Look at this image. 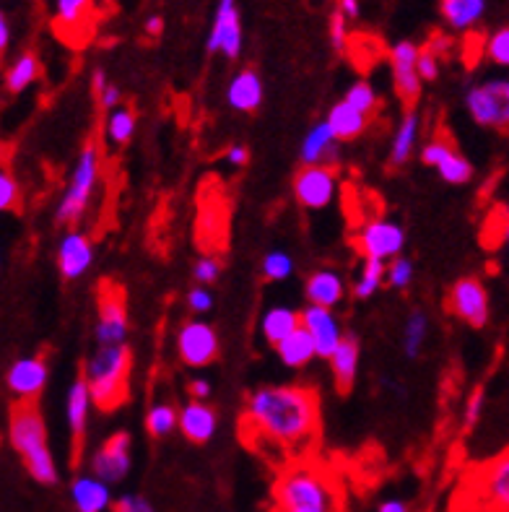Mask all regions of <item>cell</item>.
<instances>
[{"mask_svg":"<svg viewBox=\"0 0 509 512\" xmlns=\"http://www.w3.org/2000/svg\"><path fill=\"white\" fill-rule=\"evenodd\" d=\"M143 29H146V34H149V37H162L164 19H162V16H149Z\"/></svg>","mask_w":509,"mask_h":512,"instance_id":"54","label":"cell"},{"mask_svg":"<svg viewBox=\"0 0 509 512\" xmlns=\"http://www.w3.org/2000/svg\"><path fill=\"white\" fill-rule=\"evenodd\" d=\"M107 86H110V81H107V73H104L102 68H97V71H94V76H91V91H94V94L99 97V94H102Z\"/></svg>","mask_w":509,"mask_h":512,"instance_id":"55","label":"cell"},{"mask_svg":"<svg viewBox=\"0 0 509 512\" xmlns=\"http://www.w3.org/2000/svg\"><path fill=\"white\" fill-rule=\"evenodd\" d=\"M359 341L356 336H346L343 338V344L338 346L336 354L328 359L330 364V372H333V380H336V388L338 390H351L356 380V372H359Z\"/></svg>","mask_w":509,"mask_h":512,"instance_id":"27","label":"cell"},{"mask_svg":"<svg viewBox=\"0 0 509 512\" xmlns=\"http://www.w3.org/2000/svg\"><path fill=\"white\" fill-rule=\"evenodd\" d=\"M273 507L284 512H346V492L328 466L299 458L278 471Z\"/></svg>","mask_w":509,"mask_h":512,"instance_id":"2","label":"cell"},{"mask_svg":"<svg viewBox=\"0 0 509 512\" xmlns=\"http://www.w3.org/2000/svg\"><path fill=\"white\" fill-rule=\"evenodd\" d=\"M299 328H302V312L291 310L286 305L268 307L263 312V318H260V333H263V338L271 346H278L281 341H286Z\"/></svg>","mask_w":509,"mask_h":512,"instance_id":"25","label":"cell"},{"mask_svg":"<svg viewBox=\"0 0 509 512\" xmlns=\"http://www.w3.org/2000/svg\"><path fill=\"white\" fill-rule=\"evenodd\" d=\"M465 110L481 128L509 133V78H486L465 91Z\"/></svg>","mask_w":509,"mask_h":512,"instance_id":"7","label":"cell"},{"mask_svg":"<svg viewBox=\"0 0 509 512\" xmlns=\"http://www.w3.org/2000/svg\"><path fill=\"white\" fill-rule=\"evenodd\" d=\"M419 52L421 47L403 39L390 50V71H393V84L398 91L400 102L413 104L419 99L424 78L419 73Z\"/></svg>","mask_w":509,"mask_h":512,"instance_id":"15","label":"cell"},{"mask_svg":"<svg viewBox=\"0 0 509 512\" xmlns=\"http://www.w3.org/2000/svg\"><path fill=\"white\" fill-rule=\"evenodd\" d=\"M219 429V414L206 401H190L180 409V432L193 445H206Z\"/></svg>","mask_w":509,"mask_h":512,"instance_id":"20","label":"cell"},{"mask_svg":"<svg viewBox=\"0 0 509 512\" xmlns=\"http://www.w3.org/2000/svg\"><path fill=\"white\" fill-rule=\"evenodd\" d=\"M245 429L255 445L304 455L320 435V398L304 385H263L247 396Z\"/></svg>","mask_w":509,"mask_h":512,"instance_id":"1","label":"cell"},{"mask_svg":"<svg viewBox=\"0 0 509 512\" xmlns=\"http://www.w3.org/2000/svg\"><path fill=\"white\" fill-rule=\"evenodd\" d=\"M439 11L452 32H468L484 19L486 0H439Z\"/></svg>","mask_w":509,"mask_h":512,"instance_id":"29","label":"cell"},{"mask_svg":"<svg viewBox=\"0 0 509 512\" xmlns=\"http://www.w3.org/2000/svg\"><path fill=\"white\" fill-rule=\"evenodd\" d=\"M481 411H484V390L476 388L471 393V398L465 401V411H463V424L465 429H471L473 424L481 419Z\"/></svg>","mask_w":509,"mask_h":512,"instance_id":"48","label":"cell"},{"mask_svg":"<svg viewBox=\"0 0 509 512\" xmlns=\"http://www.w3.org/2000/svg\"><path fill=\"white\" fill-rule=\"evenodd\" d=\"M504 242L509 245V221H507V232H504Z\"/></svg>","mask_w":509,"mask_h":512,"instance_id":"58","label":"cell"},{"mask_svg":"<svg viewBox=\"0 0 509 512\" xmlns=\"http://www.w3.org/2000/svg\"><path fill=\"white\" fill-rule=\"evenodd\" d=\"M136 128V112L130 110V107H123V104H120L117 110L107 112V117H104V138H107L112 146H125L130 138L136 136Z\"/></svg>","mask_w":509,"mask_h":512,"instance_id":"32","label":"cell"},{"mask_svg":"<svg viewBox=\"0 0 509 512\" xmlns=\"http://www.w3.org/2000/svg\"><path fill=\"white\" fill-rule=\"evenodd\" d=\"M437 172L439 177L445 182H450V185H465V182L473 180V164L468 162L460 151H455L442 167H437Z\"/></svg>","mask_w":509,"mask_h":512,"instance_id":"39","label":"cell"},{"mask_svg":"<svg viewBox=\"0 0 509 512\" xmlns=\"http://www.w3.org/2000/svg\"><path fill=\"white\" fill-rule=\"evenodd\" d=\"M271 512H284V510H278V507H273V510Z\"/></svg>","mask_w":509,"mask_h":512,"instance_id":"59","label":"cell"},{"mask_svg":"<svg viewBox=\"0 0 509 512\" xmlns=\"http://www.w3.org/2000/svg\"><path fill=\"white\" fill-rule=\"evenodd\" d=\"M377 512H411V510H408V505L403 500H385L380 507H377Z\"/></svg>","mask_w":509,"mask_h":512,"instance_id":"57","label":"cell"},{"mask_svg":"<svg viewBox=\"0 0 509 512\" xmlns=\"http://www.w3.org/2000/svg\"><path fill=\"white\" fill-rule=\"evenodd\" d=\"M263 276L268 281H286L294 273V260L286 250H271V253L263 258V266H260Z\"/></svg>","mask_w":509,"mask_h":512,"instance_id":"38","label":"cell"},{"mask_svg":"<svg viewBox=\"0 0 509 512\" xmlns=\"http://www.w3.org/2000/svg\"><path fill=\"white\" fill-rule=\"evenodd\" d=\"M302 328L310 333L312 341H315L317 346V357L325 359V362L336 354V349L343 344V338H346L341 320H338V315L330 310V307H304Z\"/></svg>","mask_w":509,"mask_h":512,"instance_id":"17","label":"cell"},{"mask_svg":"<svg viewBox=\"0 0 509 512\" xmlns=\"http://www.w3.org/2000/svg\"><path fill=\"white\" fill-rule=\"evenodd\" d=\"M8 442L24 463L26 474L42 487H55L60 481L58 463L47 442L45 419L34 403H13L8 411Z\"/></svg>","mask_w":509,"mask_h":512,"instance_id":"3","label":"cell"},{"mask_svg":"<svg viewBox=\"0 0 509 512\" xmlns=\"http://www.w3.org/2000/svg\"><path fill=\"white\" fill-rule=\"evenodd\" d=\"M343 99L359 112H364V115H374V110L380 107V94H377V89L369 81H356V84L348 86Z\"/></svg>","mask_w":509,"mask_h":512,"instance_id":"37","label":"cell"},{"mask_svg":"<svg viewBox=\"0 0 509 512\" xmlns=\"http://www.w3.org/2000/svg\"><path fill=\"white\" fill-rule=\"evenodd\" d=\"M354 245L364 258L390 263L393 258L403 255L406 247V232L400 224L390 219H369L356 229Z\"/></svg>","mask_w":509,"mask_h":512,"instance_id":"8","label":"cell"},{"mask_svg":"<svg viewBox=\"0 0 509 512\" xmlns=\"http://www.w3.org/2000/svg\"><path fill=\"white\" fill-rule=\"evenodd\" d=\"M224 156H226V162L232 164L234 169L247 167V162H250V151H247L242 143H234V146H229Z\"/></svg>","mask_w":509,"mask_h":512,"instance_id":"51","label":"cell"},{"mask_svg":"<svg viewBox=\"0 0 509 512\" xmlns=\"http://www.w3.org/2000/svg\"><path fill=\"white\" fill-rule=\"evenodd\" d=\"M413 263L406 258V255H398V258H393L390 263H387V276H385V284L390 286V289H398V292H403V289H408V286L413 284Z\"/></svg>","mask_w":509,"mask_h":512,"instance_id":"40","label":"cell"},{"mask_svg":"<svg viewBox=\"0 0 509 512\" xmlns=\"http://www.w3.org/2000/svg\"><path fill=\"white\" fill-rule=\"evenodd\" d=\"M99 175H102V154H99L97 143L89 141L78 154L71 177H68V185H65L58 208H55L58 224L73 227V224L84 219L86 208H89L91 198L97 193Z\"/></svg>","mask_w":509,"mask_h":512,"instance_id":"6","label":"cell"},{"mask_svg":"<svg viewBox=\"0 0 509 512\" xmlns=\"http://www.w3.org/2000/svg\"><path fill=\"white\" fill-rule=\"evenodd\" d=\"M94 0H52V19L58 29H81L89 21Z\"/></svg>","mask_w":509,"mask_h":512,"instance_id":"33","label":"cell"},{"mask_svg":"<svg viewBox=\"0 0 509 512\" xmlns=\"http://www.w3.org/2000/svg\"><path fill=\"white\" fill-rule=\"evenodd\" d=\"M263 97V78L258 76L255 68H242L239 73H234L226 86V102L237 112H255L263 104Z\"/></svg>","mask_w":509,"mask_h":512,"instance_id":"23","label":"cell"},{"mask_svg":"<svg viewBox=\"0 0 509 512\" xmlns=\"http://www.w3.org/2000/svg\"><path fill=\"white\" fill-rule=\"evenodd\" d=\"M187 307L195 312V315H206L213 310V294L208 292V286L195 284L190 292H187Z\"/></svg>","mask_w":509,"mask_h":512,"instance_id":"46","label":"cell"},{"mask_svg":"<svg viewBox=\"0 0 509 512\" xmlns=\"http://www.w3.org/2000/svg\"><path fill=\"white\" fill-rule=\"evenodd\" d=\"M91 406H94V398H91L89 383H86L84 375H78L71 383V388H68V396H65V422H68V429H71L73 461H78L81 448H84Z\"/></svg>","mask_w":509,"mask_h":512,"instance_id":"19","label":"cell"},{"mask_svg":"<svg viewBox=\"0 0 509 512\" xmlns=\"http://www.w3.org/2000/svg\"><path fill=\"white\" fill-rule=\"evenodd\" d=\"M447 310L471 328H484L491 318V302L484 281L476 276H463L447 292Z\"/></svg>","mask_w":509,"mask_h":512,"instance_id":"10","label":"cell"},{"mask_svg":"<svg viewBox=\"0 0 509 512\" xmlns=\"http://www.w3.org/2000/svg\"><path fill=\"white\" fill-rule=\"evenodd\" d=\"M133 442L128 432H115L102 442L97 453L91 455V474L99 476L107 484H120L133 468Z\"/></svg>","mask_w":509,"mask_h":512,"instance_id":"14","label":"cell"},{"mask_svg":"<svg viewBox=\"0 0 509 512\" xmlns=\"http://www.w3.org/2000/svg\"><path fill=\"white\" fill-rule=\"evenodd\" d=\"M276 354L281 364L289 367V370H304V367H310L317 359V346L310 333L299 328L297 333H291L286 341L276 346Z\"/></svg>","mask_w":509,"mask_h":512,"instance_id":"30","label":"cell"},{"mask_svg":"<svg viewBox=\"0 0 509 512\" xmlns=\"http://www.w3.org/2000/svg\"><path fill=\"white\" fill-rule=\"evenodd\" d=\"M242 19H239L237 0H216V11H213L211 32H208L206 47L208 52H219L226 60H237L242 52Z\"/></svg>","mask_w":509,"mask_h":512,"instance_id":"12","label":"cell"},{"mask_svg":"<svg viewBox=\"0 0 509 512\" xmlns=\"http://www.w3.org/2000/svg\"><path fill=\"white\" fill-rule=\"evenodd\" d=\"M328 34H330V45L336 50H346L348 45V19L341 11H333L328 21Z\"/></svg>","mask_w":509,"mask_h":512,"instance_id":"45","label":"cell"},{"mask_svg":"<svg viewBox=\"0 0 509 512\" xmlns=\"http://www.w3.org/2000/svg\"><path fill=\"white\" fill-rule=\"evenodd\" d=\"M304 297H307V305L333 310L346 297V279L333 268H317L304 281Z\"/></svg>","mask_w":509,"mask_h":512,"instance_id":"21","label":"cell"},{"mask_svg":"<svg viewBox=\"0 0 509 512\" xmlns=\"http://www.w3.org/2000/svg\"><path fill=\"white\" fill-rule=\"evenodd\" d=\"M180 429V409H174L172 403H154L149 411H146V432L156 440H164Z\"/></svg>","mask_w":509,"mask_h":512,"instance_id":"36","label":"cell"},{"mask_svg":"<svg viewBox=\"0 0 509 512\" xmlns=\"http://www.w3.org/2000/svg\"><path fill=\"white\" fill-rule=\"evenodd\" d=\"M325 120H328L330 130L336 133V138L341 143L359 138L369 125V115H364V112H359L356 107H351L346 99H341V102L333 104Z\"/></svg>","mask_w":509,"mask_h":512,"instance_id":"28","label":"cell"},{"mask_svg":"<svg viewBox=\"0 0 509 512\" xmlns=\"http://www.w3.org/2000/svg\"><path fill=\"white\" fill-rule=\"evenodd\" d=\"M55 258H58V271L65 281L81 279L94 263V242H91L89 234L68 229L60 237Z\"/></svg>","mask_w":509,"mask_h":512,"instance_id":"18","label":"cell"},{"mask_svg":"<svg viewBox=\"0 0 509 512\" xmlns=\"http://www.w3.org/2000/svg\"><path fill=\"white\" fill-rule=\"evenodd\" d=\"M336 11H341L348 21L356 19V16H359V11H361L359 0H338Z\"/></svg>","mask_w":509,"mask_h":512,"instance_id":"53","label":"cell"},{"mask_svg":"<svg viewBox=\"0 0 509 512\" xmlns=\"http://www.w3.org/2000/svg\"><path fill=\"white\" fill-rule=\"evenodd\" d=\"M19 201V182H16V177H13L8 169H3V172H0V208H3V211H16V208H19Z\"/></svg>","mask_w":509,"mask_h":512,"instance_id":"43","label":"cell"},{"mask_svg":"<svg viewBox=\"0 0 509 512\" xmlns=\"http://www.w3.org/2000/svg\"><path fill=\"white\" fill-rule=\"evenodd\" d=\"M71 500L78 512H107L115 505L112 502L110 484L94 474L76 476L71 481Z\"/></svg>","mask_w":509,"mask_h":512,"instance_id":"24","label":"cell"},{"mask_svg":"<svg viewBox=\"0 0 509 512\" xmlns=\"http://www.w3.org/2000/svg\"><path fill=\"white\" fill-rule=\"evenodd\" d=\"M47 377V362L42 357H21L8 367L6 372V388L16 403H34L39 393L45 390Z\"/></svg>","mask_w":509,"mask_h":512,"instance_id":"16","label":"cell"},{"mask_svg":"<svg viewBox=\"0 0 509 512\" xmlns=\"http://www.w3.org/2000/svg\"><path fill=\"white\" fill-rule=\"evenodd\" d=\"M484 55L499 68H509V26H502L494 34H489L484 45Z\"/></svg>","mask_w":509,"mask_h":512,"instance_id":"41","label":"cell"},{"mask_svg":"<svg viewBox=\"0 0 509 512\" xmlns=\"http://www.w3.org/2000/svg\"><path fill=\"white\" fill-rule=\"evenodd\" d=\"M219 333L206 320H187L177 331V354L187 367H208L219 357Z\"/></svg>","mask_w":509,"mask_h":512,"instance_id":"13","label":"cell"},{"mask_svg":"<svg viewBox=\"0 0 509 512\" xmlns=\"http://www.w3.org/2000/svg\"><path fill=\"white\" fill-rule=\"evenodd\" d=\"M385 276H387V263H382V260L364 258L359 273H356L354 286H351V292H354L356 299L374 297V294L380 292V286L385 284Z\"/></svg>","mask_w":509,"mask_h":512,"instance_id":"34","label":"cell"},{"mask_svg":"<svg viewBox=\"0 0 509 512\" xmlns=\"http://www.w3.org/2000/svg\"><path fill=\"white\" fill-rule=\"evenodd\" d=\"M211 393H213L211 383L203 380V377H195L193 383H190V398H193V401H208Z\"/></svg>","mask_w":509,"mask_h":512,"instance_id":"52","label":"cell"},{"mask_svg":"<svg viewBox=\"0 0 509 512\" xmlns=\"http://www.w3.org/2000/svg\"><path fill=\"white\" fill-rule=\"evenodd\" d=\"M8 42H11V24L8 16H0V50H8Z\"/></svg>","mask_w":509,"mask_h":512,"instance_id":"56","label":"cell"},{"mask_svg":"<svg viewBox=\"0 0 509 512\" xmlns=\"http://www.w3.org/2000/svg\"><path fill=\"white\" fill-rule=\"evenodd\" d=\"M455 505L460 512H509V448L468 471Z\"/></svg>","mask_w":509,"mask_h":512,"instance_id":"5","label":"cell"},{"mask_svg":"<svg viewBox=\"0 0 509 512\" xmlns=\"http://www.w3.org/2000/svg\"><path fill=\"white\" fill-rule=\"evenodd\" d=\"M338 138L336 133L330 130L328 120H320V123L312 125L307 130V136L302 138V146H299V159H302L304 167H312V164H336V151H338Z\"/></svg>","mask_w":509,"mask_h":512,"instance_id":"22","label":"cell"},{"mask_svg":"<svg viewBox=\"0 0 509 512\" xmlns=\"http://www.w3.org/2000/svg\"><path fill=\"white\" fill-rule=\"evenodd\" d=\"M39 73H42V65H39L37 55L34 52H21L6 68L3 86H6L8 94H21V91H26L37 81Z\"/></svg>","mask_w":509,"mask_h":512,"instance_id":"31","label":"cell"},{"mask_svg":"<svg viewBox=\"0 0 509 512\" xmlns=\"http://www.w3.org/2000/svg\"><path fill=\"white\" fill-rule=\"evenodd\" d=\"M221 276V263L216 258H200L193 266V279L195 284H216Z\"/></svg>","mask_w":509,"mask_h":512,"instance_id":"44","label":"cell"},{"mask_svg":"<svg viewBox=\"0 0 509 512\" xmlns=\"http://www.w3.org/2000/svg\"><path fill=\"white\" fill-rule=\"evenodd\" d=\"M455 146H452V141H447V138H432V141L426 143L424 149H421V162L426 164V167H442V164L450 159L452 154H455Z\"/></svg>","mask_w":509,"mask_h":512,"instance_id":"42","label":"cell"},{"mask_svg":"<svg viewBox=\"0 0 509 512\" xmlns=\"http://www.w3.org/2000/svg\"><path fill=\"white\" fill-rule=\"evenodd\" d=\"M338 195V175L333 164H312L304 167L294 177V198L302 208L310 211H320L328 208L336 201Z\"/></svg>","mask_w":509,"mask_h":512,"instance_id":"11","label":"cell"},{"mask_svg":"<svg viewBox=\"0 0 509 512\" xmlns=\"http://www.w3.org/2000/svg\"><path fill=\"white\" fill-rule=\"evenodd\" d=\"M439 65H442V55L432 50L429 45L421 47L419 52V73L424 81H434L439 76Z\"/></svg>","mask_w":509,"mask_h":512,"instance_id":"47","label":"cell"},{"mask_svg":"<svg viewBox=\"0 0 509 512\" xmlns=\"http://www.w3.org/2000/svg\"><path fill=\"white\" fill-rule=\"evenodd\" d=\"M130 370H133V354H130L128 344L97 346L86 357L81 375L86 377L94 406L99 411L110 414L128 401Z\"/></svg>","mask_w":509,"mask_h":512,"instance_id":"4","label":"cell"},{"mask_svg":"<svg viewBox=\"0 0 509 512\" xmlns=\"http://www.w3.org/2000/svg\"><path fill=\"white\" fill-rule=\"evenodd\" d=\"M112 512H156L149 500H143L138 494H123L120 500H115Z\"/></svg>","mask_w":509,"mask_h":512,"instance_id":"49","label":"cell"},{"mask_svg":"<svg viewBox=\"0 0 509 512\" xmlns=\"http://www.w3.org/2000/svg\"><path fill=\"white\" fill-rule=\"evenodd\" d=\"M421 136V117L416 110H406V115L400 117L398 128L393 133V143H390V164L393 167H403L413 156L416 146H419Z\"/></svg>","mask_w":509,"mask_h":512,"instance_id":"26","label":"cell"},{"mask_svg":"<svg viewBox=\"0 0 509 512\" xmlns=\"http://www.w3.org/2000/svg\"><path fill=\"white\" fill-rule=\"evenodd\" d=\"M429 338V315L424 310H413L403 328V354L408 359H419Z\"/></svg>","mask_w":509,"mask_h":512,"instance_id":"35","label":"cell"},{"mask_svg":"<svg viewBox=\"0 0 509 512\" xmlns=\"http://www.w3.org/2000/svg\"><path fill=\"white\" fill-rule=\"evenodd\" d=\"M128 310H125L123 289L112 281L99 286V320L94 328L97 346H117L128 341Z\"/></svg>","mask_w":509,"mask_h":512,"instance_id":"9","label":"cell"},{"mask_svg":"<svg viewBox=\"0 0 509 512\" xmlns=\"http://www.w3.org/2000/svg\"><path fill=\"white\" fill-rule=\"evenodd\" d=\"M99 107H102L104 112H110V110H117L120 107V102H123V91H120V86L110 84L107 89L99 94Z\"/></svg>","mask_w":509,"mask_h":512,"instance_id":"50","label":"cell"}]
</instances>
